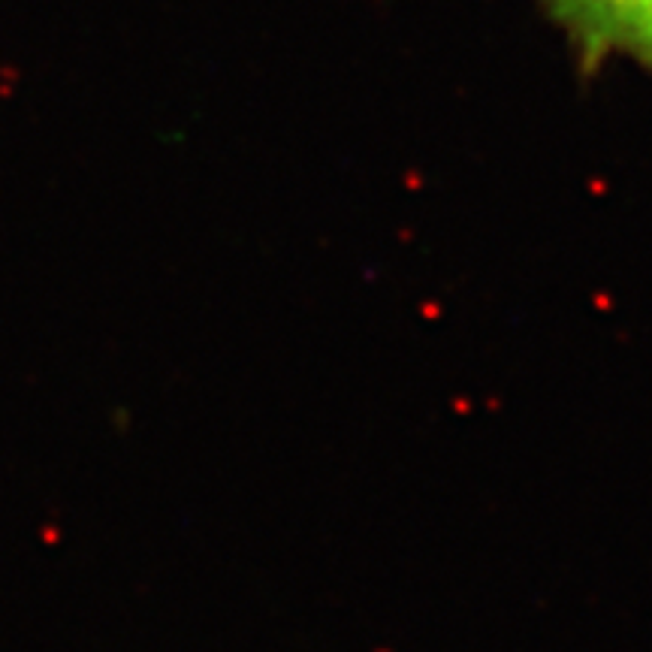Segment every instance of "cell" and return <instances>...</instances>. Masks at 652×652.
Here are the masks:
<instances>
[{
	"mask_svg": "<svg viewBox=\"0 0 652 652\" xmlns=\"http://www.w3.org/2000/svg\"><path fill=\"white\" fill-rule=\"evenodd\" d=\"M562 30L583 76L610 58H632L652 73V0H541Z\"/></svg>",
	"mask_w": 652,
	"mask_h": 652,
	"instance_id": "cell-1",
	"label": "cell"
}]
</instances>
